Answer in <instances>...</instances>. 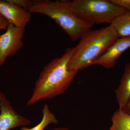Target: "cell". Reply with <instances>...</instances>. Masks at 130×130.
<instances>
[{"label": "cell", "instance_id": "16", "mask_svg": "<svg viewBox=\"0 0 130 130\" xmlns=\"http://www.w3.org/2000/svg\"><path fill=\"white\" fill-rule=\"evenodd\" d=\"M122 110L126 113L130 115V100L127 105Z\"/></svg>", "mask_w": 130, "mask_h": 130}, {"label": "cell", "instance_id": "8", "mask_svg": "<svg viewBox=\"0 0 130 130\" xmlns=\"http://www.w3.org/2000/svg\"><path fill=\"white\" fill-rule=\"evenodd\" d=\"M130 48V37L119 38L106 52L94 61L92 65H98L107 68L114 67L123 53Z\"/></svg>", "mask_w": 130, "mask_h": 130}, {"label": "cell", "instance_id": "11", "mask_svg": "<svg viewBox=\"0 0 130 130\" xmlns=\"http://www.w3.org/2000/svg\"><path fill=\"white\" fill-rule=\"evenodd\" d=\"M112 125L108 130H130V115L118 109L114 113Z\"/></svg>", "mask_w": 130, "mask_h": 130}, {"label": "cell", "instance_id": "10", "mask_svg": "<svg viewBox=\"0 0 130 130\" xmlns=\"http://www.w3.org/2000/svg\"><path fill=\"white\" fill-rule=\"evenodd\" d=\"M119 38L130 37V11H127L111 24Z\"/></svg>", "mask_w": 130, "mask_h": 130}, {"label": "cell", "instance_id": "5", "mask_svg": "<svg viewBox=\"0 0 130 130\" xmlns=\"http://www.w3.org/2000/svg\"><path fill=\"white\" fill-rule=\"evenodd\" d=\"M6 31L0 34V66L7 58L15 55L24 46L25 28L9 24Z\"/></svg>", "mask_w": 130, "mask_h": 130}, {"label": "cell", "instance_id": "3", "mask_svg": "<svg viewBox=\"0 0 130 130\" xmlns=\"http://www.w3.org/2000/svg\"><path fill=\"white\" fill-rule=\"evenodd\" d=\"M28 11L31 14H44L53 20L73 41L80 39L94 25L79 18L66 1H33Z\"/></svg>", "mask_w": 130, "mask_h": 130}, {"label": "cell", "instance_id": "7", "mask_svg": "<svg viewBox=\"0 0 130 130\" xmlns=\"http://www.w3.org/2000/svg\"><path fill=\"white\" fill-rule=\"evenodd\" d=\"M0 14L15 26L25 28L30 21L31 14L23 8L9 2L0 0Z\"/></svg>", "mask_w": 130, "mask_h": 130}, {"label": "cell", "instance_id": "9", "mask_svg": "<svg viewBox=\"0 0 130 130\" xmlns=\"http://www.w3.org/2000/svg\"><path fill=\"white\" fill-rule=\"evenodd\" d=\"M115 93L119 109L123 110L130 100V61L125 65L120 84Z\"/></svg>", "mask_w": 130, "mask_h": 130}, {"label": "cell", "instance_id": "13", "mask_svg": "<svg viewBox=\"0 0 130 130\" xmlns=\"http://www.w3.org/2000/svg\"><path fill=\"white\" fill-rule=\"evenodd\" d=\"M9 2L23 8L28 11L31 5L32 1L29 0H8Z\"/></svg>", "mask_w": 130, "mask_h": 130}, {"label": "cell", "instance_id": "18", "mask_svg": "<svg viewBox=\"0 0 130 130\" xmlns=\"http://www.w3.org/2000/svg\"><path fill=\"white\" fill-rule=\"evenodd\" d=\"M0 111H1V108H0Z\"/></svg>", "mask_w": 130, "mask_h": 130}, {"label": "cell", "instance_id": "1", "mask_svg": "<svg viewBox=\"0 0 130 130\" xmlns=\"http://www.w3.org/2000/svg\"><path fill=\"white\" fill-rule=\"evenodd\" d=\"M74 49L68 48L61 57L54 59L44 66L35 83L27 102L28 106L60 95L69 88L78 72L68 68Z\"/></svg>", "mask_w": 130, "mask_h": 130}, {"label": "cell", "instance_id": "6", "mask_svg": "<svg viewBox=\"0 0 130 130\" xmlns=\"http://www.w3.org/2000/svg\"><path fill=\"white\" fill-rule=\"evenodd\" d=\"M0 130H9L12 128L25 126L31 122L16 112L8 100L6 95L0 91Z\"/></svg>", "mask_w": 130, "mask_h": 130}, {"label": "cell", "instance_id": "12", "mask_svg": "<svg viewBox=\"0 0 130 130\" xmlns=\"http://www.w3.org/2000/svg\"><path fill=\"white\" fill-rule=\"evenodd\" d=\"M42 118L41 122L31 128L23 126L20 130H44L46 127L51 124H56L58 120L55 115L50 111L49 106L45 104L42 109Z\"/></svg>", "mask_w": 130, "mask_h": 130}, {"label": "cell", "instance_id": "17", "mask_svg": "<svg viewBox=\"0 0 130 130\" xmlns=\"http://www.w3.org/2000/svg\"><path fill=\"white\" fill-rule=\"evenodd\" d=\"M47 130H70L68 128H54V129H49Z\"/></svg>", "mask_w": 130, "mask_h": 130}, {"label": "cell", "instance_id": "15", "mask_svg": "<svg viewBox=\"0 0 130 130\" xmlns=\"http://www.w3.org/2000/svg\"><path fill=\"white\" fill-rule=\"evenodd\" d=\"M8 24L9 23L7 20L0 14V30H6Z\"/></svg>", "mask_w": 130, "mask_h": 130}, {"label": "cell", "instance_id": "14", "mask_svg": "<svg viewBox=\"0 0 130 130\" xmlns=\"http://www.w3.org/2000/svg\"><path fill=\"white\" fill-rule=\"evenodd\" d=\"M114 4L130 11V0H110Z\"/></svg>", "mask_w": 130, "mask_h": 130}, {"label": "cell", "instance_id": "2", "mask_svg": "<svg viewBox=\"0 0 130 130\" xmlns=\"http://www.w3.org/2000/svg\"><path fill=\"white\" fill-rule=\"evenodd\" d=\"M119 38L111 24L99 29L88 31L74 47L68 64V70L79 71L91 66Z\"/></svg>", "mask_w": 130, "mask_h": 130}, {"label": "cell", "instance_id": "4", "mask_svg": "<svg viewBox=\"0 0 130 130\" xmlns=\"http://www.w3.org/2000/svg\"><path fill=\"white\" fill-rule=\"evenodd\" d=\"M68 6L77 16L87 23H109L124 13L126 10L110 0L66 1Z\"/></svg>", "mask_w": 130, "mask_h": 130}]
</instances>
